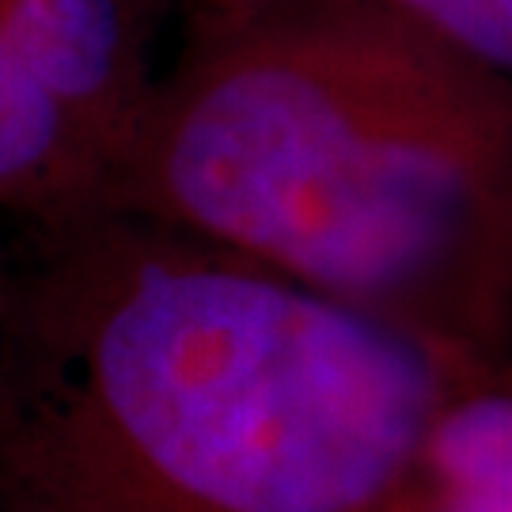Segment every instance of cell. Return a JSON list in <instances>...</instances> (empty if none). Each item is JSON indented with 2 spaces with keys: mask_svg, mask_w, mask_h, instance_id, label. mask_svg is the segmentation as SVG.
<instances>
[{
  "mask_svg": "<svg viewBox=\"0 0 512 512\" xmlns=\"http://www.w3.org/2000/svg\"><path fill=\"white\" fill-rule=\"evenodd\" d=\"M4 296H8V243L0 239V319H4Z\"/></svg>",
  "mask_w": 512,
  "mask_h": 512,
  "instance_id": "obj_7",
  "label": "cell"
},
{
  "mask_svg": "<svg viewBox=\"0 0 512 512\" xmlns=\"http://www.w3.org/2000/svg\"><path fill=\"white\" fill-rule=\"evenodd\" d=\"M478 73L512 84V0H368Z\"/></svg>",
  "mask_w": 512,
  "mask_h": 512,
  "instance_id": "obj_6",
  "label": "cell"
},
{
  "mask_svg": "<svg viewBox=\"0 0 512 512\" xmlns=\"http://www.w3.org/2000/svg\"><path fill=\"white\" fill-rule=\"evenodd\" d=\"M103 179L73 118L0 50V217L31 224L95 209Z\"/></svg>",
  "mask_w": 512,
  "mask_h": 512,
  "instance_id": "obj_5",
  "label": "cell"
},
{
  "mask_svg": "<svg viewBox=\"0 0 512 512\" xmlns=\"http://www.w3.org/2000/svg\"><path fill=\"white\" fill-rule=\"evenodd\" d=\"M0 50L73 118L110 175L156 88L137 4L0 0Z\"/></svg>",
  "mask_w": 512,
  "mask_h": 512,
  "instance_id": "obj_3",
  "label": "cell"
},
{
  "mask_svg": "<svg viewBox=\"0 0 512 512\" xmlns=\"http://www.w3.org/2000/svg\"><path fill=\"white\" fill-rule=\"evenodd\" d=\"M16 228L0 512H380L482 365L118 209Z\"/></svg>",
  "mask_w": 512,
  "mask_h": 512,
  "instance_id": "obj_1",
  "label": "cell"
},
{
  "mask_svg": "<svg viewBox=\"0 0 512 512\" xmlns=\"http://www.w3.org/2000/svg\"><path fill=\"white\" fill-rule=\"evenodd\" d=\"M380 512H512V349L444 395Z\"/></svg>",
  "mask_w": 512,
  "mask_h": 512,
  "instance_id": "obj_4",
  "label": "cell"
},
{
  "mask_svg": "<svg viewBox=\"0 0 512 512\" xmlns=\"http://www.w3.org/2000/svg\"><path fill=\"white\" fill-rule=\"evenodd\" d=\"M99 209L459 357L512 349V84L368 0L194 23Z\"/></svg>",
  "mask_w": 512,
  "mask_h": 512,
  "instance_id": "obj_2",
  "label": "cell"
}]
</instances>
